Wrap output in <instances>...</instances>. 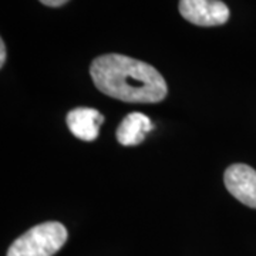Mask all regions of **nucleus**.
I'll list each match as a JSON object with an SVG mask.
<instances>
[{"label": "nucleus", "instance_id": "423d86ee", "mask_svg": "<svg viewBox=\"0 0 256 256\" xmlns=\"http://www.w3.org/2000/svg\"><path fill=\"white\" fill-rule=\"evenodd\" d=\"M152 121L142 112H131L120 122L117 128V141L121 146H138L152 131Z\"/></svg>", "mask_w": 256, "mask_h": 256}, {"label": "nucleus", "instance_id": "f03ea898", "mask_svg": "<svg viewBox=\"0 0 256 256\" xmlns=\"http://www.w3.org/2000/svg\"><path fill=\"white\" fill-rule=\"evenodd\" d=\"M67 240V229L60 222H44L28 229L8 250V256H53Z\"/></svg>", "mask_w": 256, "mask_h": 256}, {"label": "nucleus", "instance_id": "6e6552de", "mask_svg": "<svg viewBox=\"0 0 256 256\" xmlns=\"http://www.w3.org/2000/svg\"><path fill=\"white\" fill-rule=\"evenodd\" d=\"M6 63V44H4V42L2 40L0 42V66L3 67Z\"/></svg>", "mask_w": 256, "mask_h": 256}, {"label": "nucleus", "instance_id": "7ed1b4c3", "mask_svg": "<svg viewBox=\"0 0 256 256\" xmlns=\"http://www.w3.org/2000/svg\"><path fill=\"white\" fill-rule=\"evenodd\" d=\"M178 8L181 16L195 26H220L229 18L228 6L220 0H180Z\"/></svg>", "mask_w": 256, "mask_h": 256}, {"label": "nucleus", "instance_id": "20e7f679", "mask_svg": "<svg viewBox=\"0 0 256 256\" xmlns=\"http://www.w3.org/2000/svg\"><path fill=\"white\" fill-rule=\"evenodd\" d=\"M225 186L239 202L256 210V171L246 164H234L224 175Z\"/></svg>", "mask_w": 256, "mask_h": 256}, {"label": "nucleus", "instance_id": "39448f33", "mask_svg": "<svg viewBox=\"0 0 256 256\" xmlns=\"http://www.w3.org/2000/svg\"><path fill=\"white\" fill-rule=\"evenodd\" d=\"M66 121L74 137L82 141H94L98 137L101 124L104 122V116L94 108L78 107L67 114Z\"/></svg>", "mask_w": 256, "mask_h": 256}, {"label": "nucleus", "instance_id": "0eeeda50", "mask_svg": "<svg viewBox=\"0 0 256 256\" xmlns=\"http://www.w3.org/2000/svg\"><path fill=\"white\" fill-rule=\"evenodd\" d=\"M43 4H46L48 8H60V6H63L66 4L68 0H40Z\"/></svg>", "mask_w": 256, "mask_h": 256}, {"label": "nucleus", "instance_id": "f257e3e1", "mask_svg": "<svg viewBox=\"0 0 256 256\" xmlns=\"http://www.w3.org/2000/svg\"><path fill=\"white\" fill-rule=\"evenodd\" d=\"M90 74L101 92L124 102H160L168 92L164 77L156 67L128 56H100L92 60Z\"/></svg>", "mask_w": 256, "mask_h": 256}]
</instances>
